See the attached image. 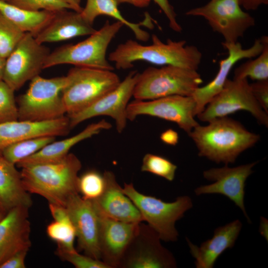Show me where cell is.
<instances>
[{
  "label": "cell",
  "instance_id": "cell-17",
  "mask_svg": "<svg viewBox=\"0 0 268 268\" xmlns=\"http://www.w3.org/2000/svg\"><path fill=\"white\" fill-rule=\"evenodd\" d=\"M222 45L228 51L227 57L219 62V68L214 78L205 85L198 87L192 95L196 104V116L201 112L212 98L222 90L234 66L241 60L258 56L264 48L261 38L256 39L253 45L247 49L243 48L238 42H223Z\"/></svg>",
  "mask_w": 268,
  "mask_h": 268
},
{
  "label": "cell",
  "instance_id": "cell-11",
  "mask_svg": "<svg viewBox=\"0 0 268 268\" xmlns=\"http://www.w3.org/2000/svg\"><path fill=\"white\" fill-rule=\"evenodd\" d=\"M157 232L142 222L138 223L121 259L119 268H174L173 254L163 247Z\"/></svg>",
  "mask_w": 268,
  "mask_h": 268
},
{
  "label": "cell",
  "instance_id": "cell-15",
  "mask_svg": "<svg viewBox=\"0 0 268 268\" xmlns=\"http://www.w3.org/2000/svg\"><path fill=\"white\" fill-rule=\"evenodd\" d=\"M254 162L235 167L227 165L221 168H213L203 172V177L214 183L197 187L194 190L197 196L220 194L232 201L243 212L249 222L250 219L244 205L245 187L248 177L253 172Z\"/></svg>",
  "mask_w": 268,
  "mask_h": 268
},
{
  "label": "cell",
  "instance_id": "cell-37",
  "mask_svg": "<svg viewBox=\"0 0 268 268\" xmlns=\"http://www.w3.org/2000/svg\"><path fill=\"white\" fill-rule=\"evenodd\" d=\"M252 93L262 108L268 114V79L250 84Z\"/></svg>",
  "mask_w": 268,
  "mask_h": 268
},
{
  "label": "cell",
  "instance_id": "cell-20",
  "mask_svg": "<svg viewBox=\"0 0 268 268\" xmlns=\"http://www.w3.org/2000/svg\"><path fill=\"white\" fill-rule=\"evenodd\" d=\"M105 187L102 195L91 201L97 213L115 220L130 223L143 222L142 217L131 200L122 191L115 174L111 171L103 174Z\"/></svg>",
  "mask_w": 268,
  "mask_h": 268
},
{
  "label": "cell",
  "instance_id": "cell-23",
  "mask_svg": "<svg viewBox=\"0 0 268 268\" xmlns=\"http://www.w3.org/2000/svg\"><path fill=\"white\" fill-rule=\"evenodd\" d=\"M96 30L80 12L68 9L55 12L48 23L35 36L42 44L58 42L78 36L90 35Z\"/></svg>",
  "mask_w": 268,
  "mask_h": 268
},
{
  "label": "cell",
  "instance_id": "cell-21",
  "mask_svg": "<svg viewBox=\"0 0 268 268\" xmlns=\"http://www.w3.org/2000/svg\"><path fill=\"white\" fill-rule=\"evenodd\" d=\"M71 128L68 117L43 121H14L0 123V155L8 146L18 141L43 136H64Z\"/></svg>",
  "mask_w": 268,
  "mask_h": 268
},
{
  "label": "cell",
  "instance_id": "cell-25",
  "mask_svg": "<svg viewBox=\"0 0 268 268\" xmlns=\"http://www.w3.org/2000/svg\"><path fill=\"white\" fill-rule=\"evenodd\" d=\"M15 165L0 155V207L6 212L18 206L30 208L32 204Z\"/></svg>",
  "mask_w": 268,
  "mask_h": 268
},
{
  "label": "cell",
  "instance_id": "cell-42",
  "mask_svg": "<svg viewBox=\"0 0 268 268\" xmlns=\"http://www.w3.org/2000/svg\"><path fill=\"white\" fill-rule=\"evenodd\" d=\"M244 9L247 10H255L262 5L268 4V0H238Z\"/></svg>",
  "mask_w": 268,
  "mask_h": 268
},
{
  "label": "cell",
  "instance_id": "cell-29",
  "mask_svg": "<svg viewBox=\"0 0 268 268\" xmlns=\"http://www.w3.org/2000/svg\"><path fill=\"white\" fill-rule=\"evenodd\" d=\"M56 137L43 136L24 139L5 148L2 156L16 165L21 160L38 152L48 144L54 141Z\"/></svg>",
  "mask_w": 268,
  "mask_h": 268
},
{
  "label": "cell",
  "instance_id": "cell-39",
  "mask_svg": "<svg viewBox=\"0 0 268 268\" xmlns=\"http://www.w3.org/2000/svg\"><path fill=\"white\" fill-rule=\"evenodd\" d=\"M28 252L22 251L16 253L3 263L0 268H25V260Z\"/></svg>",
  "mask_w": 268,
  "mask_h": 268
},
{
  "label": "cell",
  "instance_id": "cell-31",
  "mask_svg": "<svg viewBox=\"0 0 268 268\" xmlns=\"http://www.w3.org/2000/svg\"><path fill=\"white\" fill-rule=\"evenodd\" d=\"M105 187L103 174L96 170H89L79 177L78 192L85 200L93 201L98 199L104 192Z\"/></svg>",
  "mask_w": 268,
  "mask_h": 268
},
{
  "label": "cell",
  "instance_id": "cell-19",
  "mask_svg": "<svg viewBox=\"0 0 268 268\" xmlns=\"http://www.w3.org/2000/svg\"><path fill=\"white\" fill-rule=\"evenodd\" d=\"M98 215L101 260L110 268H119L121 259L139 223L126 222Z\"/></svg>",
  "mask_w": 268,
  "mask_h": 268
},
{
  "label": "cell",
  "instance_id": "cell-1",
  "mask_svg": "<svg viewBox=\"0 0 268 268\" xmlns=\"http://www.w3.org/2000/svg\"><path fill=\"white\" fill-rule=\"evenodd\" d=\"M199 124L188 134L194 142L198 155L216 163H233L245 150L259 140V134L247 130L240 123L227 116Z\"/></svg>",
  "mask_w": 268,
  "mask_h": 268
},
{
  "label": "cell",
  "instance_id": "cell-2",
  "mask_svg": "<svg viewBox=\"0 0 268 268\" xmlns=\"http://www.w3.org/2000/svg\"><path fill=\"white\" fill-rule=\"evenodd\" d=\"M152 43L144 45L128 40L117 46L108 56L119 69L131 68L134 63L146 62L159 66H174L197 70L202 59V53L194 45L187 44L185 40L168 39L162 42L155 34L151 36Z\"/></svg>",
  "mask_w": 268,
  "mask_h": 268
},
{
  "label": "cell",
  "instance_id": "cell-27",
  "mask_svg": "<svg viewBox=\"0 0 268 268\" xmlns=\"http://www.w3.org/2000/svg\"><path fill=\"white\" fill-rule=\"evenodd\" d=\"M0 12L23 32L35 37L48 23L55 12L27 10L0 0Z\"/></svg>",
  "mask_w": 268,
  "mask_h": 268
},
{
  "label": "cell",
  "instance_id": "cell-43",
  "mask_svg": "<svg viewBox=\"0 0 268 268\" xmlns=\"http://www.w3.org/2000/svg\"><path fill=\"white\" fill-rule=\"evenodd\" d=\"M118 4L127 3L134 6L142 8L147 6L151 0H115Z\"/></svg>",
  "mask_w": 268,
  "mask_h": 268
},
{
  "label": "cell",
  "instance_id": "cell-34",
  "mask_svg": "<svg viewBox=\"0 0 268 268\" xmlns=\"http://www.w3.org/2000/svg\"><path fill=\"white\" fill-rule=\"evenodd\" d=\"M14 91L4 81H0V123L18 120Z\"/></svg>",
  "mask_w": 268,
  "mask_h": 268
},
{
  "label": "cell",
  "instance_id": "cell-45",
  "mask_svg": "<svg viewBox=\"0 0 268 268\" xmlns=\"http://www.w3.org/2000/svg\"><path fill=\"white\" fill-rule=\"evenodd\" d=\"M5 59L0 57V81L2 80Z\"/></svg>",
  "mask_w": 268,
  "mask_h": 268
},
{
  "label": "cell",
  "instance_id": "cell-18",
  "mask_svg": "<svg viewBox=\"0 0 268 268\" xmlns=\"http://www.w3.org/2000/svg\"><path fill=\"white\" fill-rule=\"evenodd\" d=\"M29 208L15 207L0 221V266L16 253L29 250L31 242Z\"/></svg>",
  "mask_w": 268,
  "mask_h": 268
},
{
  "label": "cell",
  "instance_id": "cell-12",
  "mask_svg": "<svg viewBox=\"0 0 268 268\" xmlns=\"http://www.w3.org/2000/svg\"><path fill=\"white\" fill-rule=\"evenodd\" d=\"M196 101L192 96L172 95L150 100H134L127 109L128 120L138 116L155 117L176 123L189 134L199 124L195 119Z\"/></svg>",
  "mask_w": 268,
  "mask_h": 268
},
{
  "label": "cell",
  "instance_id": "cell-3",
  "mask_svg": "<svg viewBox=\"0 0 268 268\" xmlns=\"http://www.w3.org/2000/svg\"><path fill=\"white\" fill-rule=\"evenodd\" d=\"M80 160L73 153L55 162L37 164L21 168L22 181L29 194L38 195L49 203L65 206L73 196L79 194L78 173Z\"/></svg>",
  "mask_w": 268,
  "mask_h": 268
},
{
  "label": "cell",
  "instance_id": "cell-4",
  "mask_svg": "<svg viewBox=\"0 0 268 268\" xmlns=\"http://www.w3.org/2000/svg\"><path fill=\"white\" fill-rule=\"evenodd\" d=\"M123 24L107 20L103 26L86 39L75 44L61 47L50 53L44 69L63 64L113 70L114 67L107 59L109 44L120 31Z\"/></svg>",
  "mask_w": 268,
  "mask_h": 268
},
{
  "label": "cell",
  "instance_id": "cell-9",
  "mask_svg": "<svg viewBox=\"0 0 268 268\" xmlns=\"http://www.w3.org/2000/svg\"><path fill=\"white\" fill-rule=\"evenodd\" d=\"M240 110L249 112L259 123L268 127V114L253 96L248 78H228L222 90L197 116L201 121L208 122Z\"/></svg>",
  "mask_w": 268,
  "mask_h": 268
},
{
  "label": "cell",
  "instance_id": "cell-8",
  "mask_svg": "<svg viewBox=\"0 0 268 268\" xmlns=\"http://www.w3.org/2000/svg\"><path fill=\"white\" fill-rule=\"evenodd\" d=\"M66 76L46 78L38 75L31 80L27 91L18 98V120L43 122L65 116L62 91Z\"/></svg>",
  "mask_w": 268,
  "mask_h": 268
},
{
  "label": "cell",
  "instance_id": "cell-36",
  "mask_svg": "<svg viewBox=\"0 0 268 268\" xmlns=\"http://www.w3.org/2000/svg\"><path fill=\"white\" fill-rule=\"evenodd\" d=\"M56 254L62 260L70 263L76 268H110L101 260L80 255L77 251L67 252L57 248Z\"/></svg>",
  "mask_w": 268,
  "mask_h": 268
},
{
  "label": "cell",
  "instance_id": "cell-10",
  "mask_svg": "<svg viewBox=\"0 0 268 268\" xmlns=\"http://www.w3.org/2000/svg\"><path fill=\"white\" fill-rule=\"evenodd\" d=\"M186 15L204 18L228 43L238 42L255 25V18L243 10L238 0H210L203 6L190 9Z\"/></svg>",
  "mask_w": 268,
  "mask_h": 268
},
{
  "label": "cell",
  "instance_id": "cell-32",
  "mask_svg": "<svg viewBox=\"0 0 268 268\" xmlns=\"http://www.w3.org/2000/svg\"><path fill=\"white\" fill-rule=\"evenodd\" d=\"M24 34L0 12V57L6 59Z\"/></svg>",
  "mask_w": 268,
  "mask_h": 268
},
{
  "label": "cell",
  "instance_id": "cell-24",
  "mask_svg": "<svg viewBox=\"0 0 268 268\" xmlns=\"http://www.w3.org/2000/svg\"><path fill=\"white\" fill-rule=\"evenodd\" d=\"M111 127V124L105 120L89 124L74 135L48 144L35 153L21 160L16 165L21 168L37 164L59 161L66 157L71 148L78 143Z\"/></svg>",
  "mask_w": 268,
  "mask_h": 268
},
{
  "label": "cell",
  "instance_id": "cell-14",
  "mask_svg": "<svg viewBox=\"0 0 268 268\" xmlns=\"http://www.w3.org/2000/svg\"><path fill=\"white\" fill-rule=\"evenodd\" d=\"M139 73L137 70L131 71L115 88L86 109L67 116L70 128L92 118L106 116L115 121L117 132L122 133L127 126V107L133 96Z\"/></svg>",
  "mask_w": 268,
  "mask_h": 268
},
{
  "label": "cell",
  "instance_id": "cell-30",
  "mask_svg": "<svg viewBox=\"0 0 268 268\" xmlns=\"http://www.w3.org/2000/svg\"><path fill=\"white\" fill-rule=\"evenodd\" d=\"M46 233L50 239L57 243V248L67 252L76 251L74 247L76 233L71 221L54 220L47 226Z\"/></svg>",
  "mask_w": 268,
  "mask_h": 268
},
{
  "label": "cell",
  "instance_id": "cell-47",
  "mask_svg": "<svg viewBox=\"0 0 268 268\" xmlns=\"http://www.w3.org/2000/svg\"><path fill=\"white\" fill-rule=\"evenodd\" d=\"M0 0L5 1H8L9 0Z\"/></svg>",
  "mask_w": 268,
  "mask_h": 268
},
{
  "label": "cell",
  "instance_id": "cell-6",
  "mask_svg": "<svg viewBox=\"0 0 268 268\" xmlns=\"http://www.w3.org/2000/svg\"><path fill=\"white\" fill-rule=\"evenodd\" d=\"M202 83L197 70L174 66L150 67L139 73L133 97L150 100L172 96H192Z\"/></svg>",
  "mask_w": 268,
  "mask_h": 268
},
{
  "label": "cell",
  "instance_id": "cell-7",
  "mask_svg": "<svg viewBox=\"0 0 268 268\" xmlns=\"http://www.w3.org/2000/svg\"><path fill=\"white\" fill-rule=\"evenodd\" d=\"M122 189L138 209L143 221L157 232L161 240L168 242L178 240L179 233L175 223L193 207L190 197L180 196L175 201L168 202L140 193L132 183H125Z\"/></svg>",
  "mask_w": 268,
  "mask_h": 268
},
{
  "label": "cell",
  "instance_id": "cell-13",
  "mask_svg": "<svg viewBox=\"0 0 268 268\" xmlns=\"http://www.w3.org/2000/svg\"><path fill=\"white\" fill-rule=\"evenodd\" d=\"M50 53L34 35L25 33L5 59L2 80L14 91L18 90L39 75Z\"/></svg>",
  "mask_w": 268,
  "mask_h": 268
},
{
  "label": "cell",
  "instance_id": "cell-33",
  "mask_svg": "<svg viewBox=\"0 0 268 268\" xmlns=\"http://www.w3.org/2000/svg\"><path fill=\"white\" fill-rule=\"evenodd\" d=\"M177 166L167 158L158 155L146 153L143 157L141 171L162 177L168 181L174 180Z\"/></svg>",
  "mask_w": 268,
  "mask_h": 268
},
{
  "label": "cell",
  "instance_id": "cell-16",
  "mask_svg": "<svg viewBox=\"0 0 268 268\" xmlns=\"http://www.w3.org/2000/svg\"><path fill=\"white\" fill-rule=\"evenodd\" d=\"M65 207L75 230L79 249L86 255L101 260L99 216L92 202L76 194L68 200Z\"/></svg>",
  "mask_w": 268,
  "mask_h": 268
},
{
  "label": "cell",
  "instance_id": "cell-5",
  "mask_svg": "<svg viewBox=\"0 0 268 268\" xmlns=\"http://www.w3.org/2000/svg\"><path fill=\"white\" fill-rule=\"evenodd\" d=\"M62 97L67 116L90 106L120 83L113 70L75 67L66 76Z\"/></svg>",
  "mask_w": 268,
  "mask_h": 268
},
{
  "label": "cell",
  "instance_id": "cell-46",
  "mask_svg": "<svg viewBox=\"0 0 268 268\" xmlns=\"http://www.w3.org/2000/svg\"><path fill=\"white\" fill-rule=\"evenodd\" d=\"M6 213L7 212L0 207V221L5 216Z\"/></svg>",
  "mask_w": 268,
  "mask_h": 268
},
{
  "label": "cell",
  "instance_id": "cell-35",
  "mask_svg": "<svg viewBox=\"0 0 268 268\" xmlns=\"http://www.w3.org/2000/svg\"><path fill=\"white\" fill-rule=\"evenodd\" d=\"M7 2L16 6L33 11L57 12L71 9L70 7L62 0H9Z\"/></svg>",
  "mask_w": 268,
  "mask_h": 268
},
{
  "label": "cell",
  "instance_id": "cell-38",
  "mask_svg": "<svg viewBox=\"0 0 268 268\" xmlns=\"http://www.w3.org/2000/svg\"><path fill=\"white\" fill-rule=\"evenodd\" d=\"M160 7L169 22L170 28L176 32H181L182 28L176 19V13L168 0H152Z\"/></svg>",
  "mask_w": 268,
  "mask_h": 268
},
{
  "label": "cell",
  "instance_id": "cell-28",
  "mask_svg": "<svg viewBox=\"0 0 268 268\" xmlns=\"http://www.w3.org/2000/svg\"><path fill=\"white\" fill-rule=\"evenodd\" d=\"M264 44L261 53L253 60H249L235 68L234 78L250 77L256 81L268 79V37L261 38Z\"/></svg>",
  "mask_w": 268,
  "mask_h": 268
},
{
  "label": "cell",
  "instance_id": "cell-22",
  "mask_svg": "<svg viewBox=\"0 0 268 268\" xmlns=\"http://www.w3.org/2000/svg\"><path fill=\"white\" fill-rule=\"evenodd\" d=\"M242 227V222L239 219L218 227L214 230L212 237L200 246L194 245L187 238L190 253L195 259L196 268H213L220 255L234 246Z\"/></svg>",
  "mask_w": 268,
  "mask_h": 268
},
{
  "label": "cell",
  "instance_id": "cell-44",
  "mask_svg": "<svg viewBox=\"0 0 268 268\" xmlns=\"http://www.w3.org/2000/svg\"><path fill=\"white\" fill-rule=\"evenodd\" d=\"M67 4L72 10L80 12L82 8L80 4V0H62Z\"/></svg>",
  "mask_w": 268,
  "mask_h": 268
},
{
  "label": "cell",
  "instance_id": "cell-26",
  "mask_svg": "<svg viewBox=\"0 0 268 268\" xmlns=\"http://www.w3.org/2000/svg\"><path fill=\"white\" fill-rule=\"evenodd\" d=\"M118 3L115 0H87L84 7L80 12L82 18L93 25L95 19L100 15L110 16L127 26L134 33L136 39L141 42L147 41L150 35L141 26L152 29L154 27V19L146 12L142 21L134 23L127 20L120 11Z\"/></svg>",
  "mask_w": 268,
  "mask_h": 268
},
{
  "label": "cell",
  "instance_id": "cell-40",
  "mask_svg": "<svg viewBox=\"0 0 268 268\" xmlns=\"http://www.w3.org/2000/svg\"><path fill=\"white\" fill-rule=\"evenodd\" d=\"M51 214L55 221L67 222L71 221L65 206L49 203Z\"/></svg>",
  "mask_w": 268,
  "mask_h": 268
},
{
  "label": "cell",
  "instance_id": "cell-41",
  "mask_svg": "<svg viewBox=\"0 0 268 268\" xmlns=\"http://www.w3.org/2000/svg\"><path fill=\"white\" fill-rule=\"evenodd\" d=\"M161 141L170 145H176L179 141V135L177 132L169 129L161 133L160 136Z\"/></svg>",
  "mask_w": 268,
  "mask_h": 268
}]
</instances>
